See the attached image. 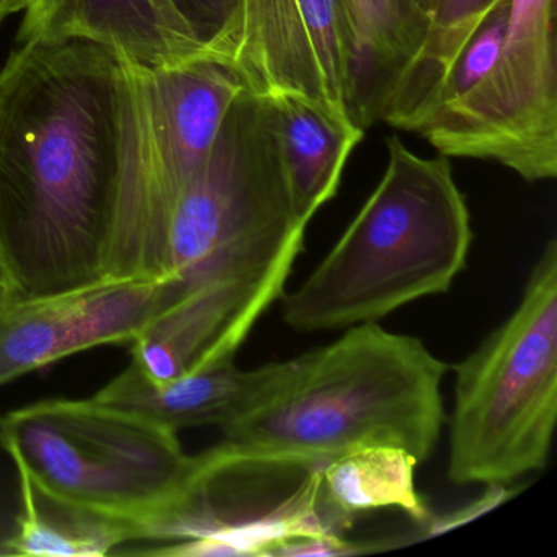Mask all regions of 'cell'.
Segmentation results:
<instances>
[{
  "instance_id": "4fadbf2b",
  "label": "cell",
  "mask_w": 557,
  "mask_h": 557,
  "mask_svg": "<svg viewBox=\"0 0 557 557\" xmlns=\"http://www.w3.org/2000/svg\"><path fill=\"white\" fill-rule=\"evenodd\" d=\"M262 377L263 367L243 370L236 355H227L169 383L152 384L132 361L94 399L138 413L175 433L195 426L221 429L246 406Z\"/></svg>"
},
{
  "instance_id": "603a6c76",
  "label": "cell",
  "mask_w": 557,
  "mask_h": 557,
  "mask_svg": "<svg viewBox=\"0 0 557 557\" xmlns=\"http://www.w3.org/2000/svg\"><path fill=\"white\" fill-rule=\"evenodd\" d=\"M12 295H14V286H12L11 278L5 272V267L0 262V298Z\"/></svg>"
},
{
  "instance_id": "3957f363",
  "label": "cell",
  "mask_w": 557,
  "mask_h": 557,
  "mask_svg": "<svg viewBox=\"0 0 557 557\" xmlns=\"http://www.w3.org/2000/svg\"><path fill=\"white\" fill-rule=\"evenodd\" d=\"M380 184L311 275L283 293L298 332L380 322L417 299L445 295L468 263L471 214L446 156L425 159L389 136Z\"/></svg>"
},
{
  "instance_id": "30bf717a",
  "label": "cell",
  "mask_w": 557,
  "mask_h": 557,
  "mask_svg": "<svg viewBox=\"0 0 557 557\" xmlns=\"http://www.w3.org/2000/svg\"><path fill=\"white\" fill-rule=\"evenodd\" d=\"M243 0H30L18 44L77 37L119 51L143 70L191 61L226 66Z\"/></svg>"
},
{
  "instance_id": "ffe728a7",
  "label": "cell",
  "mask_w": 557,
  "mask_h": 557,
  "mask_svg": "<svg viewBox=\"0 0 557 557\" xmlns=\"http://www.w3.org/2000/svg\"><path fill=\"white\" fill-rule=\"evenodd\" d=\"M520 492V487L504 482H495V484H485V491L481 497L474 498L469 504L455 510L446 511L443 515H432L429 521L422 528H416V533L410 536H404V543L410 544L416 541L429 540V537L438 536V534L448 533L455 528L462 527L488 511L504 505L505 502L513 498Z\"/></svg>"
},
{
  "instance_id": "6da1fadb",
  "label": "cell",
  "mask_w": 557,
  "mask_h": 557,
  "mask_svg": "<svg viewBox=\"0 0 557 557\" xmlns=\"http://www.w3.org/2000/svg\"><path fill=\"white\" fill-rule=\"evenodd\" d=\"M145 71L87 38H34L0 71V262L15 296L159 280Z\"/></svg>"
},
{
  "instance_id": "8fae6325",
  "label": "cell",
  "mask_w": 557,
  "mask_h": 557,
  "mask_svg": "<svg viewBox=\"0 0 557 557\" xmlns=\"http://www.w3.org/2000/svg\"><path fill=\"white\" fill-rule=\"evenodd\" d=\"M165 282L97 280L44 296L0 298V386L90 348L132 344L164 308Z\"/></svg>"
},
{
  "instance_id": "7c38bea8",
  "label": "cell",
  "mask_w": 557,
  "mask_h": 557,
  "mask_svg": "<svg viewBox=\"0 0 557 557\" xmlns=\"http://www.w3.org/2000/svg\"><path fill=\"white\" fill-rule=\"evenodd\" d=\"M143 71L154 138L156 218L164 247L175 198L203 164L227 110L246 89L230 67L214 61Z\"/></svg>"
},
{
  "instance_id": "9c48e42d",
  "label": "cell",
  "mask_w": 557,
  "mask_h": 557,
  "mask_svg": "<svg viewBox=\"0 0 557 557\" xmlns=\"http://www.w3.org/2000/svg\"><path fill=\"white\" fill-rule=\"evenodd\" d=\"M226 67L252 96L295 97L354 122L341 0H243Z\"/></svg>"
},
{
  "instance_id": "5bb4252c",
  "label": "cell",
  "mask_w": 557,
  "mask_h": 557,
  "mask_svg": "<svg viewBox=\"0 0 557 557\" xmlns=\"http://www.w3.org/2000/svg\"><path fill=\"white\" fill-rule=\"evenodd\" d=\"M269 102L293 210L299 223L309 226L337 195L348 158L363 139V128L295 97H273Z\"/></svg>"
},
{
  "instance_id": "ac0fdd59",
  "label": "cell",
  "mask_w": 557,
  "mask_h": 557,
  "mask_svg": "<svg viewBox=\"0 0 557 557\" xmlns=\"http://www.w3.org/2000/svg\"><path fill=\"white\" fill-rule=\"evenodd\" d=\"M21 484L22 511L17 531L4 546L17 556L100 557L129 543L125 527L81 513L35 491L27 471L15 465Z\"/></svg>"
},
{
  "instance_id": "e0dca14e",
  "label": "cell",
  "mask_w": 557,
  "mask_h": 557,
  "mask_svg": "<svg viewBox=\"0 0 557 557\" xmlns=\"http://www.w3.org/2000/svg\"><path fill=\"white\" fill-rule=\"evenodd\" d=\"M350 47L351 120L370 126L410 53L396 0H341Z\"/></svg>"
},
{
  "instance_id": "277c9868",
  "label": "cell",
  "mask_w": 557,
  "mask_h": 557,
  "mask_svg": "<svg viewBox=\"0 0 557 557\" xmlns=\"http://www.w3.org/2000/svg\"><path fill=\"white\" fill-rule=\"evenodd\" d=\"M306 230L293 210L269 99L244 90L169 213L164 308L221 286L270 309L285 293Z\"/></svg>"
},
{
  "instance_id": "7402d4cb",
  "label": "cell",
  "mask_w": 557,
  "mask_h": 557,
  "mask_svg": "<svg viewBox=\"0 0 557 557\" xmlns=\"http://www.w3.org/2000/svg\"><path fill=\"white\" fill-rule=\"evenodd\" d=\"M30 4V0H0V24L12 14L25 11Z\"/></svg>"
},
{
  "instance_id": "5b68a950",
  "label": "cell",
  "mask_w": 557,
  "mask_h": 557,
  "mask_svg": "<svg viewBox=\"0 0 557 557\" xmlns=\"http://www.w3.org/2000/svg\"><path fill=\"white\" fill-rule=\"evenodd\" d=\"M448 479L511 484L543 471L557 420V243L547 240L515 311L453 367Z\"/></svg>"
},
{
  "instance_id": "ba28073f",
  "label": "cell",
  "mask_w": 557,
  "mask_h": 557,
  "mask_svg": "<svg viewBox=\"0 0 557 557\" xmlns=\"http://www.w3.org/2000/svg\"><path fill=\"white\" fill-rule=\"evenodd\" d=\"M556 2L510 0L497 60L420 126L446 158L494 161L527 182L557 177Z\"/></svg>"
},
{
  "instance_id": "7a4b0ae2",
  "label": "cell",
  "mask_w": 557,
  "mask_h": 557,
  "mask_svg": "<svg viewBox=\"0 0 557 557\" xmlns=\"http://www.w3.org/2000/svg\"><path fill=\"white\" fill-rule=\"evenodd\" d=\"M448 370L420 338L380 322L354 325L324 347L263 364L259 387L220 430L227 442L288 455L393 445L423 462L445 426Z\"/></svg>"
},
{
  "instance_id": "2e32d148",
  "label": "cell",
  "mask_w": 557,
  "mask_h": 557,
  "mask_svg": "<svg viewBox=\"0 0 557 557\" xmlns=\"http://www.w3.org/2000/svg\"><path fill=\"white\" fill-rule=\"evenodd\" d=\"M419 465L399 446H360L322 461V487L329 502L355 520L367 511L396 508L422 528L433 511L417 491Z\"/></svg>"
},
{
  "instance_id": "d6986e66",
  "label": "cell",
  "mask_w": 557,
  "mask_h": 557,
  "mask_svg": "<svg viewBox=\"0 0 557 557\" xmlns=\"http://www.w3.org/2000/svg\"><path fill=\"white\" fill-rule=\"evenodd\" d=\"M508 11H510V0H505L504 4L495 9L494 14L487 18L481 30L469 41L468 47L462 51L459 60L456 61L448 79L440 90L436 109L442 103L468 92L491 70L492 64L495 63L498 53H500L502 44H504Z\"/></svg>"
},
{
  "instance_id": "52a82bcc",
  "label": "cell",
  "mask_w": 557,
  "mask_h": 557,
  "mask_svg": "<svg viewBox=\"0 0 557 557\" xmlns=\"http://www.w3.org/2000/svg\"><path fill=\"white\" fill-rule=\"evenodd\" d=\"M322 461L223 440L191 456L177 494L141 540L171 543L154 550L164 556L272 557L286 541L345 536L355 518L329 502Z\"/></svg>"
},
{
  "instance_id": "8992f818",
  "label": "cell",
  "mask_w": 557,
  "mask_h": 557,
  "mask_svg": "<svg viewBox=\"0 0 557 557\" xmlns=\"http://www.w3.org/2000/svg\"><path fill=\"white\" fill-rule=\"evenodd\" d=\"M0 445L38 494L122 524L129 540L177 494L191 465L178 433L94 399H45L0 416Z\"/></svg>"
},
{
  "instance_id": "9a60e30c",
  "label": "cell",
  "mask_w": 557,
  "mask_h": 557,
  "mask_svg": "<svg viewBox=\"0 0 557 557\" xmlns=\"http://www.w3.org/2000/svg\"><path fill=\"white\" fill-rule=\"evenodd\" d=\"M505 0H435L422 45L387 92L380 119L419 132L438 106L440 90L456 61Z\"/></svg>"
},
{
  "instance_id": "44dd1931",
  "label": "cell",
  "mask_w": 557,
  "mask_h": 557,
  "mask_svg": "<svg viewBox=\"0 0 557 557\" xmlns=\"http://www.w3.org/2000/svg\"><path fill=\"white\" fill-rule=\"evenodd\" d=\"M396 2L397 9H399L404 40H406L410 58H412L425 37L435 0H396Z\"/></svg>"
}]
</instances>
